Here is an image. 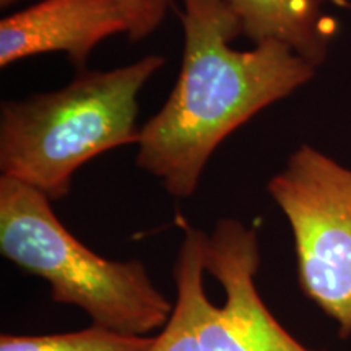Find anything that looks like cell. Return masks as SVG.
Instances as JSON below:
<instances>
[{
    "label": "cell",
    "instance_id": "7a4b0ae2",
    "mask_svg": "<svg viewBox=\"0 0 351 351\" xmlns=\"http://www.w3.org/2000/svg\"><path fill=\"white\" fill-rule=\"evenodd\" d=\"M163 65L161 56H147L108 72L82 70L60 90L3 101L0 173L51 202L64 199L83 165L137 143L138 93Z\"/></svg>",
    "mask_w": 351,
    "mask_h": 351
},
{
    "label": "cell",
    "instance_id": "30bf717a",
    "mask_svg": "<svg viewBox=\"0 0 351 351\" xmlns=\"http://www.w3.org/2000/svg\"><path fill=\"white\" fill-rule=\"evenodd\" d=\"M129 23L130 41H142L155 33L173 7V0H117Z\"/></svg>",
    "mask_w": 351,
    "mask_h": 351
},
{
    "label": "cell",
    "instance_id": "52a82bcc",
    "mask_svg": "<svg viewBox=\"0 0 351 351\" xmlns=\"http://www.w3.org/2000/svg\"><path fill=\"white\" fill-rule=\"evenodd\" d=\"M241 29L254 44L280 41L317 67L326 59L333 25L326 0H226Z\"/></svg>",
    "mask_w": 351,
    "mask_h": 351
},
{
    "label": "cell",
    "instance_id": "277c9868",
    "mask_svg": "<svg viewBox=\"0 0 351 351\" xmlns=\"http://www.w3.org/2000/svg\"><path fill=\"white\" fill-rule=\"evenodd\" d=\"M267 191L295 241L298 282L307 300L351 335V169L301 145Z\"/></svg>",
    "mask_w": 351,
    "mask_h": 351
},
{
    "label": "cell",
    "instance_id": "3957f363",
    "mask_svg": "<svg viewBox=\"0 0 351 351\" xmlns=\"http://www.w3.org/2000/svg\"><path fill=\"white\" fill-rule=\"evenodd\" d=\"M0 252L49 283L52 301L80 307L95 326L127 335L165 327L173 304L137 258L109 261L62 225L43 192L0 178Z\"/></svg>",
    "mask_w": 351,
    "mask_h": 351
},
{
    "label": "cell",
    "instance_id": "8992f818",
    "mask_svg": "<svg viewBox=\"0 0 351 351\" xmlns=\"http://www.w3.org/2000/svg\"><path fill=\"white\" fill-rule=\"evenodd\" d=\"M129 32L117 0H41L0 21V67L49 52H65L85 70L99 43Z\"/></svg>",
    "mask_w": 351,
    "mask_h": 351
},
{
    "label": "cell",
    "instance_id": "6da1fadb",
    "mask_svg": "<svg viewBox=\"0 0 351 351\" xmlns=\"http://www.w3.org/2000/svg\"><path fill=\"white\" fill-rule=\"evenodd\" d=\"M182 5L181 72L135 143L138 168L176 199L194 195L223 140L315 73V65L285 43L231 47L243 29L226 0H182Z\"/></svg>",
    "mask_w": 351,
    "mask_h": 351
},
{
    "label": "cell",
    "instance_id": "5b68a950",
    "mask_svg": "<svg viewBox=\"0 0 351 351\" xmlns=\"http://www.w3.org/2000/svg\"><path fill=\"white\" fill-rule=\"evenodd\" d=\"M207 274L225 291L221 307L207 301L200 320L204 351H313L285 330L256 287L261 265L257 231L236 218H221L205 234Z\"/></svg>",
    "mask_w": 351,
    "mask_h": 351
},
{
    "label": "cell",
    "instance_id": "9c48e42d",
    "mask_svg": "<svg viewBox=\"0 0 351 351\" xmlns=\"http://www.w3.org/2000/svg\"><path fill=\"white\" fill-rule=\"evenodd\" d=\"M152 337L127 335L111 328L91 326L78 332L54 335L0 337V351H148Z\"/></svg>",
    "mask_w": 351,
    "mask_h": 351
},
{
    "label": "cell",
    "instance_id": "8fae6325",
    "mask_svg": "<svg viewBox=\"0 0 351 351\" xmlns=\"http://www.w3.org/2000/svg\"><path fill=\"white\" fill-rule=\"evenodd\" d=\"M13 2H16V0H0V3H2V7L10 5V3H13Z\"/></svg>",
    "mask_w": 351,
    "mask_h": 351
},
{
    "label": "cell",
    "instance_id": "ba28073f",
    "mask_svg": "<svg viewBox=\"0 0 351 351\" xmlns=\"http://www.w3.org/2000/svg\"><path fill=\"white\" fill-rule=\"evenodd\" d=\"M205 234V231L184 225V239L173 267L178 298L163 332L155 337L148 351H204L200 320L208 301L204 288Z\"/></svg>",
    "mask_w": 351,
    "mask_h": 351
}]
</instances>
